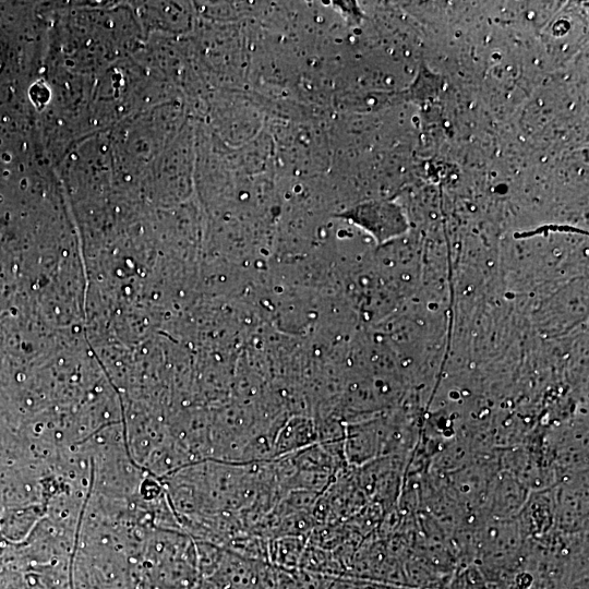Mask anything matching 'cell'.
Instances as JSON below:
<instances>
[{"mask_svg":"<svg viewBox=\"0 0 589 589\" xmlns=\"http://www.w3.org/2000/svg\"><path fill=\"white\" fill-rule=\"evenodd\" d=\"M368 233L380 245L399 238L410 230V221L399 203L392 200H369L339 215Z\"/></svg>","mask_w":589,"mask_h":589,"instance_id":"6da1fadb","label":"cell"},{"mask_svg":"<svg viewBox=\"0 0 589 589\" xmlns=\"http://www.w3.org/2000/svg\"><path fill=\"white\" fill-rule=\"evenodd\" d=\"M319 442L314 420L296 416L278 430L274 442V460L293 455Z\"/></svg>","mask_w":589,"mask_h":589,"instance_id":"7a4b0ae2","label":"cell"},{"mask_svg":"<svg viewBox=\"0 0 589 589\" xmlns=\"http://www.w3.org/2000/svg\"><path fill=\"white\" fill-rule=\"evenodd\" d=\"M524 503V488L513 478H501L495 490L494 503H492L495 513L502 518H509L520 511Z\"/></svg>","mask_w":589,"mask_h":589,"instance_id":"3957f363","label":"cell"},{"mask_svg":"<svg viewBox=\"0 0 589 589\" xmlns=\"http://www.w3.org/2000/svg\"><path fill=\"white\" fill-rule=\"evenodd\" d=\"M305 537L281 536L268 546V556L282 567H296L305 554Z\"/></svg>","mask_w":589,"mask_h":589,"instance_id":"277c9868","label":"cell"}]
</instances>
